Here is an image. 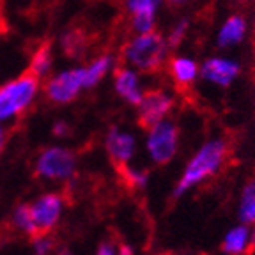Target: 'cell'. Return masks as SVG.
Listing matches in <instances>:
<instances>
[{"label": "cell", "mask_w": 255, "mask_h": 255, "mask_svg": "<svg viewBox=\"0 0 255 255\" xmlns=\"http://www.w3.org/2000/svg\"><path fill=\"white\" fill-rule=\"evenodd\" d=\"M229 159V143L222 136L209 138L193 152L188 163L184 165V170L181 174L179 181L174 188V199H181L197 186L213 179L216 174L222 172Z\"/></svg>", "instance_id": "cell-1"}, {"label": "cell", "mask_w": 255, "mask_h": 255, "mask_svg": "<svg viewBox=\"0 0 255 255\" xmlns=\"http://www.w3.org/2000/svg\"><path fill=\"white\" fill-rule=\"evenodd\" d=\"M170 48L165 36L151 30L145 34H135L123 46V59L129 68L138 73H156L167 62Z\"/></svg>", "instance_id": "cell-2"}, {"label": "cell", "mask_w": 255, "mask_h": 255, "mask_svg": "<svg viewBox=\"0 0 255 255\" xmlns=\"http://www.w3.org/2000/svg\"><path fill=\"white\" fill-rule=\"evenodd\" d=\"M37 87H39V78L28 69L20 78L0 87V121H7L23 114L34 100Z\"/></svg>", "instance_id": "cell-3"}, {"label": "cell", "mask_w": 255, "mask_h": 255, "mask_svg": "<svg viewBox=\"0 0 255 255\" xmlns=\"http://www.w3.org/2000/svg\"><path fill=\"white\" fill-rule=\"evenodd\" d=\"M145 149H147V154L152 163H170L177 154V149H179V128H177V124L167 117V119L147 128Z\"/></svg>", "instance_id": "cell-4"}, {"label": "cell", "mask_w": 255, "mask_h": 255, "mask_svg": "<svg viewBox=\"0 0 255 255\" xmlns=\"http://www.w3.org/2000/svg\"><path fill=\"white\" fill-rule=\"evenodd\" d=\"M76 159L68 149H44L36 159V174L48 181H64L75 174Z\"/></svg>", "instance_id": "cell-5"}, {"label": "cell", "mask_w": 255, "mask_h": 255, "mask_svg": "<svg viewBox=\"0 0 255 255\" xmlns=\"http://www.w3.org/2000/svg\"><path fill=\"white\" fill-rule=\"evenodd\" d=\"M175 107V98L165 89H151L142 96L138 108V124L142 128H151L152 124L167 119Z\"/></svg>", "instance_id": "cell-6"}, {"label": "cell", "mask_w": 255, "mask_h": 255, "mask_svg": "<svg viewBox=\"0 0 255 255\" xmlns=\"http://www.w3.org/2000/svg\"><path fill=\"white\" fill-rule=\"evenodd\" d=\"M239 75H241V64L236 59L225 55H213L204 60V64L200 66L199 78H202L206 84L227 89L238 80Z\"/></svg>", "instance_id": "cell-7"}, {"label": "cell", "mask_w": 255, "mask_h": 255, "mask_svg": "<svg viewBox=\"0 0 255 255\" xmlns=\"http://www.w3.org/2000/svg\"><path fill=\"white\" fill-rule=\"evenodd\" d=\"M84 76L85 69H69L64 71L60 75H57L55 78L48 80V84L44 85V94L52 103L57 105H68L78 96L80 89L84 87Z\"/></svg>", "instance_id": "cell-8"}, {"label": "cell", "mask_w": 255, "mask_h": 255, "mask_svg": "<svg viewBox=\"0 0 255 255\" xmlns=\"http://www.w3.org/2000/svg\"><path fill=\"white\" fill-rule=\"evenodd\" d=\"M60 211H62V197L57 193H46L32 204L30 213L39 234H46L55 227Z\"/></svg>", "instance_id": "cell-9"}, {"label": "cell", "mask_w": 255, "mask_h": 255, "mask_svg": "<svg viewBox=\"0 0 255 255\" xmlns=\"http://www.w3.org/2000/svg\"><path fill=\"white\" fill-rule=\"evenodd\" d=\"M107 152L110 159L117 167H124L129 163V159L135 156L136 151V140L131 133H126L123 129L112 128L107 135Z\"/></svg>", "instance_id": "cell-10"}, {"label": "cell", "mask_w": 255, "mask_h": 255, "mask_svg": "<svg viewBox=\"0 0 255 255\" xmlns=\"http://www.w3.org/2000/svg\"><path fill=\"white\" fill-rule=\"evenodd\" d=\"M248 34V20L245 14H229L223 23L220 25L218 34H216V44L220 50H231L241 44Z\"/></svg>", "instance_id": "cell-11"}, {"label": "cell", "mask_w": 255, "mask_h": 255, "mask_svg": "<svg viewBox=\"0 0 255 255\" xmlns=\"http://www.w3.org/2000/svg\"><path fill=\"white\" fill-rule=\"evenodd\" d=\"M114 85H116V92L123 98L126 103L129 105H138L143 96V87L140 82L138 71L133 68H126V66H117L114 71Z\"/></svg>", "instance_id": "cell-12"}, {"label": "cell", "mask_w": 255, "mask_h": 255, "mask_svg": "<svg viewBox=\"0 0 255 255\" xmlns=\"http://www.w3.org/2000/svg\"><path fill=\"white\" fill-rule=\"evenodd\" d=\"M168 60V75L179 89H188L199 80L200 66L193 57L175 55Z\"/></svg>", "instance_id": "cell-13"}, {"label": "cell", "mask_w": 255, "mask_h": 255, "mask_svg": "<svg viewBox=\"0 0 255 255\" xmlns=\"http://www.w3.org/2000/svg\"><path fill=\"white\" fill-rule=\"evenodd\" d=\"M254 247L252 239V229L247 223H239L222 239V252L225 255H248Z\"/></svg>", "instance_id": "cell-14"}, {"label": "cell", "mask_w": 255, "mask_h": 255, "mask_svg": "<svg viewBox=\"0 0 255 255\" xmlns=\"http://www.w3.org/2000/svg\"><path fill=\"white\" fill-rule=\"evenodd\" d=\"M89 43H91V39H89L87 28L75 23V21L64 30L62 39H60L64 55L69 57V59H78V57L84 55L87 52Z\"/></svg>", "instance_id": "cell-15"}, {"label": "cell", "mask_w": 255, "mask_h": 255, "mask_svg": "<svg viewBox=\"0 0 255 255\" xmlns=\"http://www.w3.org/2000/svg\"><path fill=\"white\" fill-rule=\"evenodd\" d=\"M50 68H52V41L43 39L32 52L28 71L34 73L37 78H41V76L48 75Z\"/></svg>", "instance_id": "cell-16"}, {"label": "cell", "mask_w": 255, "mask_h": 255, "mask_svg": "<svg viewBox=\"0 0 255 255\" xmlns=\"http://www.w3.org/2000/svg\"><path fill=\"white\" fill-rule=\"evenodd\" d=\"M238 216L241 223L252 225L255 222V177L247 181L238 200Z\"/></svg>", "instance_id": "cell-17"}, {"label": "cell", "mask_w": 255, "mask_h": 255, "mask_svg": "<svg viewBox=\"0 0 255 255\" xmlns=\"http://www.w3.org/2000/svg\"><path fill=\"white\" fill-rule=\"evenodd\" d=\"M112 66H114V57H112L110 53H103V55L96 57L91 66L85 68L84 87L91 89V87H94V85H98V82L107 75Z\"/></svg>", "instance_id": "cell-18"}, {"label": "cell", "mask_w": 255, "mask_h": 255, "mask_svg": "<svg viewBox=\"0 0 255 255\" xmlns=\"http://www.w3.org/2000/svg\"><path fill=\"white\" fill-rule=\"evenodd\" d=\"M12 223H14V227L18 229V231L30 236L32 239L41 236L36 227V223H34V218H32L30 206H28V204H21V206L16 207L14 215H12Z\"/></svg>", "instance_id": "cell-19"}, {"label": "cell", "mask_w": 255, "mask_h": 255, "mask_svg": "<svg viewBox=\"0 0 255 255\" xmlns=\"http://www.w3.org/2000/svg\"><path fill=\"white\" fill-rule=\"evenodd\" d=\"M121 170V177L123 181L128 184L129 188H145L149 183V172L143 170V168H136V167H129V165H124V167H119Z\"/></svg>", "instance_id": "cell-20"}, {"label": "cell", "mask_w": 255, "mask_h": 255, "mask_svg": "<svg viewBox=\"0 0 255 255\" xmlns=\"http://www.w3.org/2000/svg\"><path fill=\"white\" fill-rule=\"evenodd\" d=\"M167 0H124V7L129 14H140V12H145V14H156L161 5L165 4Z\"/></svg>", "instance_id": "cell-21"}, {"label": "cell", "mask_w": 255, "mask_h": 255, "mask_svg": "<svg viewBox=\"0 0 255 255\" xmlns=\"http://www.w3.org/2000/svg\"><path fill=\"white\" fill-rule=\"evenodd\" d=\"M188 30H190V21L188 20H179L175 21L174 25H172L170 32H168V36L165 37L167 39V44L170 50H175V48H179L181 44H183V41L186 39L188 36Z\"/></svg>", "instance_id": "cell-22"}, {"label": "cell", "mask_w": 255, "mask_h": 255, "mask_svg": "<svg viewBox=\"0 0 255 255\" xmlns=\"http://www.w3.org/2000/svg\"><path fill=\"white\" fill-rule=\"evenodd\" d=\"M129 27L135 34H145V32L154 30L156 27V14H145V12H140V14H129Z\"/></svg>", "instance_id": "cell-23"}, {"label": "cell", "mask_w": 255, "mask_h": 255, "mask_svg": "<svg viewBox=\"0 0 255 255\" xmlns=\"http://www.w3.org/2000/svg\"><path fill=\"white\" fill-rule=\"evenodd\" d=\"M53 248V241L50 238H46V234H41L37 238H34V250L36 255H48Z\"/></svg>", "instance_id": "cell-24"}, {"label": "cell", "mask_w": 255, "mask_h": 255, "mask_svg": "<svg viewBox=\"0 0 255 255\" xmlns=\"http://www.w3.org/2000/svg\"><path fill=\"white\" fill-rule=\"evenodd\" d=\"M69 133V126L66 123H57L55 126H53V135L55 136H64Z\"/></svg>", "instance_id": "cell-25"}, {"label": "cell", "mask_w": 255, "mask_h": 255, "mask_svg": "<svg viewBox=\"0 0 255 255\" xmlns=\"http://www.w3.org/2000/svg\"><path fill=\"white\" fill-rule=\"evenodd\" d=\"M96 255H117V254H116V248L112 247V245L103 243L100 247V250H98V254H96Z\"/></svg>", "instance_id": "cell-26"}, {"label": "cell", "mask_w": 255, "mask_h": 255, "mask_svg": "<svg viewBox=\"0 0 255 255\" xmlns=\"http://www.w3.org/2000/svg\"><path fill=\"white\" fill-rule=\"evenodd\" d=\"M7 30L9 27H7V21H5L4 9H2V0H0V34H5Z\"/></svg>", "instance_id": "cell-27"}, {"label": "cell", "mask_w": 255, "mask_h": 255, "mask_svg": "<svg viewBox=\"0 0 255 255\" xmlns=\"http://www.w3.org/2000/svg\"><path fill=\"white\" fill-rule=\"evenodd\" d=\"M5 142H7V129L0 126V152L5 147Z\"/></svg>", "instance_id": "cell-28"}, {"label": "cell", "mask_w": 255, "mask_h": 255, "mask_svg": "<svg viewBox=\"0 0 255 255\" xmlns=\"http://www.w3.org/2000/svg\"><path fill=\"white\" fill-rule=\"evenodd\" d=\"M117 254L119 255H133V250H131V247H128V245H121Z\"/></svg>", "instance_id": "cell-29"}, {"label": "cell", "mask_w": 255, "mask_h": 255, "mask_svg": "<svg viewBox=\"0 0 255 255\" xmlns=\"http://www.w3.org/2000/svg\"><path fill=\"white\" fill-rule=\"evenodd\" d=\"M170 5H175V7H181V5H186L190 4V2H193V0H167Z\"/></svg>", "instance_id": "cell-30"}, {"label": "cell", "mask_w": 255, "mask_h": 255, "mask_svg": "<svg viewBox=\"0 0 255 255\" xmlns=\"http://www.w3.org/2000/svg\"><path fill=\"white\" fill-rule=\"evenodd\" d=\"M250 229H252V239H254V247H255V222L250 225Z\"/></svg>", "instance_id": "cell-31"}, {"label": "cell", "mask_w": 255, "mask_h": 255, "mask_svg": "<svg viewBox=\"0 0 255 255\" xmlns=\"http://www.w3.org/2000/svg\"><path fill=\"white\" fill-rule=\"evenodd\" d=\"M60 255H71V254H68V252H62V254H60Z\"/></svg>", "instance_id": "cell-32"}, {"label": "cell", "mask_w": 255, "mask_h": 255, "mask_svg": "<svg viewBox=\"0 0 255 255\" xmlns=\"http://www.w3.org/2000/svg\"><path fill=\"white\" fill-rule=\"evenodd\" d=\"M46 2H52V0H43V4H46Z\"/></svg>", "instance_id": "cell-33"}]
</instances>
